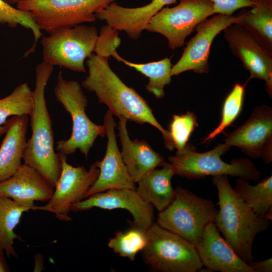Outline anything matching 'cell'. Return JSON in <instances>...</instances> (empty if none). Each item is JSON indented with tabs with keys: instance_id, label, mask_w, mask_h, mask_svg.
Segmentation results:
<instances>
[{
	"instance_id": "cell-31",
	"label": "cell",
	"mask_w": 272,
	"mask_h": 272,
	"mask_svg": "<svg viewBox=\"0 0 272 272\" xmlns=\"http://www.w3.org/2000/svg\"><path fill=\"white\" fill-rule=\"evenodd\" d=\"M197 127V117L194 112L187 111L183 114L173 115L169 132L174 149L177 151L182 150Z\"/></svg>"
},
{
	"instance_id": "cell-13",
	"label": "cell",
	"mask_w": 272,
	"mask_h": 272,
	"mask_svg": "<svg viewBox=\"0 0 272 272\" xmlns=\"http://www.w3.org/2000/svg\"><path fill=\"white\" fill-rule=\"evenodd\" d=\"M226 144L236 146L266 164L272 161V109L266 105L254 108L249 118L232 132L226 134Z\"/></svg>"
},
{
	"instance_id": "cell-17",
	"label": "cell",
	"mask_w": 272,
	"mask_h": 272,
	"mask_svg": "<svg viewBox=\"0 0 272 272\" xmlns=\"http://www.w3.org/2000/svg\"><path fill=\"white\" fill-rule=\"evenodd\" d=\"M177 0H152L140 7L126 8L111 3L96 14L97 19L105 21L115 30L124 31L132 39H138L151 18L165 6L175 4Z\"/></svg>"
},
{
	"instance_id": "cell-18",
	"label": "cell",
	"mask_w": 272,
	"mask_h": 272,
	"mask_svg": "<svg viewBox=\"0 0 272 272\" xmlns=\"http://www.w3.org/2000/svg\"><path fill=\"white\" fill-rule=\"evenodd\" d=\"M53 192L54 187L36 169L24 163L12 176L0 182V196L31 210L35 201H47Z\"/></svg>"
},
{
	"instance_id": "cell-24",
	"label": "cell",
	"mask_w": 272,
	"mask_h": 272,
	"mask_svg": "<svg viewBox=\"0 0 272 272\" xmlns=\"http://www.w3.org/2000/svg\"><path fill=\"white\" fill-rule=\"evenodd\" d=\"M248 181L238 178L234 190L256 214L271 221L272 176L264 178L255 185Z\"/></svg>"
},
{
	"instance_id": "cell-26",
	"label": "cell",
	"mask_w": 272,
	"mask_h": 272,
	"mask_svg": "<svg viewBox=\"0 0 272 272\" xmlns=\"http://www.w3.org/2000/svg\"><path fill=\"white\" fill-rule=\"evenodd\" d=\"M30 210L10 198L0 196V249L8 257H18L14 242L20 237L14 230L23 214Z\"/></svg>"
},
{
	"instance_id": "cell-5",
	"label": "cell",
	"mask_w": 272,
	"mask_h": 272,
	"mask_svg": "<svg viewBox=\"0 0 272 272\" xmlns=\"http://www.w3.org/2000/svg\"><path fill=\"white\" fill-rule=\"evenodd\" d=\"M143 259L160 272H197L203 265L196 246L179 234L154 222L147 230Z\"/></svg>"
},
{
	"instance_id": "cell-34",
	"label": "cell",
	"mask_w": 272,
	"mask_h": 272,
	"mask_svg": "<svg viewBox=\"0 0 272 272\" xmlns=\"http://www.w3.org/2000/svg\"><path fill=\"white\" fill-rule=\"evenodd\" d=\"M248 265L253 269L254 272H271L272 271V258L260 261H251Z\"/></svg>"
},
{
	"instance_id": "cell-8",
	"label": "cell",
	"mask_w": 272,
	"mask_h": 272,
	"mask_svg": "<svg viewBox=\"0 0 272 272\" xmlns=\"http://www.w3.org/2000/svg\"><path fill=\"white\" fill-rule=\"evenodd\" d=\"M41 43L43 61L75 72L85 73L84 62L95 51L98 33L96 28L83 24L57 29Z\"/></svg>"
},
{
	"instance_id": "cell-20",
	"label": "cell",
	"mask_w": 272,
	"mask_h": 272,
	"mask_svg": "<svg viewBox=\"0 0 272 272\" xmlns=\"http://www.w3.org/2000/svg\"><path fill=\"white\" fill-rule=\"evenodd\" d=\"M117 124L122 147L121 154L128 172L135 183L148 172L161 167L165 162L163 156L156 152L144 140H131L127 128L126 118L119 116Z\"/></svg>"
},
{
	"instance_id": "cell-35",
	"label": "cell",
	"mask_w": 272,
	"mask_h": 272,
	"mask_svg": "<svg viewBox=\"0 0 272 272\" xmlns=\"http://www.w3.org/2000/svg\"><path fill=\"white\" fill-rule=\"evenodd\" d=\"M9 271V268L4 256V251L0 249V272Z\"/></svg>"
},
{
	"instance_id": "cell-3",
	"label": "cell",
	"mask_w": 272,
	"mask_h": 272,
	"mask_svg": "<svg viewBox=\"0 0 272 272\" xmlns=\"http://www.w3.org/2000/svg\"><path fill=\"white\" fill-rule=\"evenodd\" d=\"M219 210L214 223L237 255L248 264L253 260L252 248L256 235L266 230L269 220L256 214L232 187L228 176H213Z\"/></svg>"
},
{
	"instance_id": "cell-6",
	"label": "cell",
	"mask_w": 272,
	"mask_h": 272,
	"mask_svg": "<svg viewBox=\"0 0 272 272\" xmlns=\"http://www.w3.org/2000/svg\"><path fill=\"white\" fill-rule=\"evenodd\" d=\"M230 148L224 143L208 152L198 153L194 146L187 143L182 150L168 157V160L173 166L175 174L188 179L226 175L258 181L261 173L248 158L234 159L230 163L221 159V156Z\"/></svg>"
},
{
	"instance_id": "cell-28",
	"label": "cell",
	"mask_w": 272,
	"mask_h": 272,
	"mask_svg": "<svg viewBox=\"0 0 272 272\" xmlns=\"http://www.w3.org/2000/svg\"><path fill=\"white\" fill-rule=\"evenodd\" d=\"M147 243V230L131 225L125 231H119L109 239L108 246L119 256L134 260Z\"/></svg>"
},
{
	"instance_id": "cell-33",
	"label": "cell",
	"mask_w": 272,
	"mask_h": 272,
	"mask_svg": "<svg viewBox=\"0 0 272 272\" xmlns=\"http://www.w3.org/2000/svg\"><path fill=\"white\" fill-rule=\"evenodd\" d=\"M213 4L215 14L232 15L236 10L252 7L251 0H210Z\"/></svg>"
},
{
	"instance_id": "cell-7",
	"label": "cell",
	"mask_w": 272,
	"mask_h": 272,
	"mask_svg": "<svg viewBox=\"0 0 272 272\" xmlns=\"http://www.w3.org/2000/svg\"><path fill=\"white\" fill-rule=\"evenodd\" d=\"M217 212L212 200L178 186L171 202L159 212L156 223L196 246L202 239L206 227L214 223Z\"/></svg>"
},
{
	"instance_id": "cell-12",
	"label": "cell",
	"mask_w": 272,
	"mask_h": 272,
	"mask_svg": "<svg viewBox=\"0 0 272 272\" xmlns=\"http://www.w3.org/2000/svg\"><path fill=\"white\" fill-rule=\"evenodd\" d=\"M237 16L217 14L199 23L195 28L196 34L186 44L179 60L172 67L171 75L192 71L197 74L209 72V56L215 38L227 26L235 24Z\"/></svg>"
},
{
	"instance_id": "cell-36",
	"label": "cell",
	"mask_w": 272,
	"mask_h": 272,
	"mask_svg": "<svg viewBox=\"0 0 272 272\" xmlns=\"http://www.w3.org/2000/svg\"><path fill=\"white\" fill-rule=\"evenodd\" d=\"M4 1L9 4H16V3L17 4L20 0H4Z\"/></svg>"
},
{
	"instance_id": "cell-19",
	"label": "cell",
	"mask_w": 272,
	"mask_h": 272,
	"mask_svg": "<svg viewBox=\"0 0 272 272\" xmlns=\"http://www.w3.org/2000/svg\"><path fill=\"white\" fill-rule=\"evenodd\" d=\"M196 247L203 266L209 271L254 272L221 236L214 223L206 227L202 239Z\"/></svg>"
},
{
	"instance_id": "cell-2",
	"label": "cell",
	"mask_w": 272,
	"mask_h": 272,
	"mask_svg": "<svg viewBox=\"0 0 272 272\" xmlns=\"http://www.w3.org/2000/svg\"><path fill=\"white\" fill-rule=\"evenodd\" d=\"M53 70V65L43 61L36 67L33 107L29 115L32 134L27 141L23 160L54 188L61 173V162L59 154L54 150L52 120L45 97Z\"/></svg>"
},
{
	"instance_id": "cell-32",
	"label": "cell",
	"mask_w": 272,
	"mask_h": 272,
	"mask_svg": "<svg viewBox=\"0 0 272 272\" xmlns=\"http://www.w3.org/2000/svg\"><path fill=\"white\" fill-rule=\"evenodd\" d=\"M118 34V31L108 25L103 26L98 34L94 51L95 54L107 57L112 56L121 43Z\"/></svg>"
},
{
	"instance_id": "cell-16",
	"label": "cell",
	"mask_w": 272,
	"mask_h": 272,
	"mask_svg": "<svg viewBox=\"0 0 272 272\" xmlns=\"http://www.w3.org/2000/svg\"><path fill=\"white\" fill-rule=\"evenodd\" d=\"M93 208L125 210L132 216L131 225L146 230L154 222V207L144 200L135 189H111L96 193L73 205L71 211H86Z\"/></svg>"
},
{
	"instance_id": "cell-21",
	"label": "cell",
	"mask_w": 272,
	"mask_h": 272,
	"mask_svg": "<svg viewBox=\"0 0 272 272\" xmlns=\"http://www.w3.org/2000/svg\"><path fill=\"white\" fill-rule=\"evenodd\" d=\"M28 123V115L14 116L4 125L6 134L0 147V182L12 176L22 164Z\"/></svg>"
},
{
	"instance_id": "cell-22",
	"label": "cell",
	"mask_w": 272,
	"mask_h": 272,
	"mask_svg": "<svg viewBox=\"0 0 272 272\" xmlns=\"http://www.w3.org/2000/svg\"><path fill=\"white\" fill-rule=\"evenodd\" d=\"M159 167L146 173L137 182L135 190L144 200L160 212L169 205L174 196L175 189L172 186L171 180L175 171L169 162H165L161 168Z\"/></svg>"
},
{
	"instance_id": "cell-15",
	"label": "cell",
	"mask_w": 272,
	"mask_h": 272,
	"mask_svg": "<svg viewBox=\"0 0 272 272\" xmlns=\"http://www.w3.org/2000/svg\"><path fill=\"white\" fill-rule=\"evenodd\" d=\"M103 125L107 139L105 154L101 161L95 162L99 169V174L87 192L85 198L109 189H135L136 188L135 183L128 172L119 150L115 132L117 124L113 115L109 110L104 116Z\"/></svg>"
},
{
	"instance_id": "cell-4",
	"label": "cell",
	"mask_w": 272,
	"mask_h": 272,
	"mask_svg": "<svg viewBox=\"0 0 272 272\" xmlns=\"http://www.w3.org/2000/svg\"><path fill=\"white\" fill-rule=\"evenodd\" d=\"M54 93L72 120L70 137L56 142V150L65 156L74 154L77 150L88 157L98 137L105 136L104 125L94 123L88 116L86 109L88 100L77 81L63 78L61 71L58 74Z\"/></svg>"
},
{
	"instance_id": "cell-14",
	"label": "cell",
	"mask_w": 272,
	"mask_h": 272,
	"mask_svg": "<svg viewBox=\"0 0 272 272\" xmlns=\"http://www.w3.org/2000/svg\"><path fill=\"white\" fill-rule=\"evenodd\" d=\"M224 36L233 55L250 74L249 79L265 82V89L272 96V54L266 51L247 31L233 24L224 29Z\"/></svg>"
},
{
	"instance_id": "cell-25",
	"label": "cell",
	"mask_w": 272,
	"mask_h": 272,
	"mask_svg": "<svg viewBox=\"0 0 272 272\" xmlns=\"http://www.w3.org/2000/svg\"><path fill=\"white\" fill-rule=\"evenodd\" d=\"M118 61L133 68L149 79L146 86L147 90L157 99H162L165 95L164 88L171 81L172 64L171 58L165 57L161 60L146 63H137L129 61L121 57L115 51L112 55Z\"/></svg>"
},
{
	"instance_id": "cell-1",
	"label": "cell",
	"mask_w": 272,
	"mask_h": 272,
	"mask_svg": "<svg viewBox=\"0 0 272 272\" xmlns=\"http://www.w3.org/2000/svg\"><path fill=\"white\" fill-rule=\"evenodd\" d=\"M87 65L88 75L82 81L84 88L94 93L98 102L106 105L113 115L154 126L162 134L165 148L174 149L169 131L158 121L146 100L112 71L108 57L93 53L88 58Z\"/></svg>"
},
{
	"instance_id": "cell-27",
	"label": "cell",
	"mask_w": 272,
	"mask_h": 272,
	"mask_svg": "<svg viewBox=\"0 0 272 272\" xmlns=\"http://www.w3.org/2000/svg\"><path fill=\"white\" fill-rule=\"evenodd\" d=\"M33 107V92L27 82L17 86L7 96L0 99V137L5 134L4 125L11 116H29Z\"/></svg>"
},
{
	"instance_id": "cell-9",
	"label": "cell",
	"mask_w": 272,
	"mask_h": 272,
	"mask_svg": "<svg viewBox=\"0 0 272 272\" xmlns=\"http://www.w3.org/2000/svg\"><path fill=\"white\" fill-rule=\"evenodd\" d=\"M116 0H20L19 9L30 13L41 30L48 33L96 21V14Z\"/></svg>"
},
{
	"instance_id": "cell-30",
	"label": "cell",
	"mask_w": 272,
	"mask_h": 272,
	"mask_svg": "<svg viewBox=\"0 0 272 272\" xmlns=\"http://www.w3.org/2000/svg\"><path fill=\"white\" fill-rule=\"evenodd\" d=\"M244 93L245 84L237 83L234 85L224 102L219 125L203 140L202 143L211 141L235 121L242 110Z\"/></svg>"
},
{
	"instance_id": "cell-23",
	"label": "cell",
	"mask_w": 272,
	"mask_h": 272,
	"mask_svg": "<svg viewBox=\"0 0 272 272\" xmlns=\"http://www.w3.org/2000/svg\"><path fill=\"white\" fill-rule=\"evenodd\" d=\"M252 9L240 11L234 24L250 33L272 54V0H251Z\"/></svg>"
},
{
	"instance_id": "cell-29",
	"label": "cell",
	"mask_w": 272,
	"mask_h": 272,
	"mask_svg": "<svg viewBox=\"0 0 272 272\" xmlns=\"http://www.w3.org/2000/svg\"><path fill=\"white\" fill-rule=\"evenodd\" d=\"M0 24H7L10 27L20 25L31 30L34 42L32 47L25 53V56L34 52L37 41L41 37L42 33L29 12L15 8L4 0H0Z\"/></svg>"
},
{
	"instance_id": "cell-10",
	"label": "cell",
	"mask_w": 272,
	"mask_h": 272,
	"mask_svg": "<svg viewBox=\"0 0 272 272\" xmlns=\"http://www.w3.org/2000/svg\"><path fill=\"white\" fill-rule=\"evenodd\" d=\"M213 14L210 0H180L176 6L164 7L154 15L146 30L164 36L174 50L183 46L196 26Z\"/></svg>"
},
{
	"instance_id": "cell-11",
	"label": "cell",
	"mask_w": 272,
	"mask_h": 272,
	"mask_svg": "<svg viewBox=\"0 0 272 272\" xmlns=\"http://www.w3.org/2000/svg\"><path fill=\"white\" fill-rule=\"evenodd\" d=\"M59 154L61 170L54 192L45 205L35 206L32 210L47 211L58 220L69 222L72 220L69 216L72 206L85 198L98 177L99 169L95 163L89 170L83 166L74 167L68 163L66 156Z\"/></svg>"
}]
</instances>
